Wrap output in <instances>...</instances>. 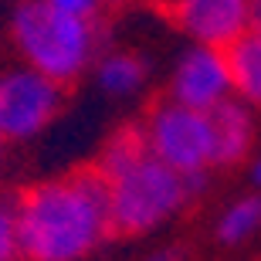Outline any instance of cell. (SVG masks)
<instances>
[{"mask_svg":"<svg viewBox=\"0 0 261 261\" xmlns=\"http://www.w3.org/2000/svg\"><path fill=\"white\" fill-rule=\"evenodd\" d=\"M112 180L95 163L17 194V258L75 261L109 238Z\"/></svg>","mask_w":261,"mask_h":261,"instance_id":"obj_1","label":"cell"},{"mask_svg":"<svg viewBox=\"0 0 261 261\" xmlns=\"http://www.w3.org/2000/svg\"><path fill=\"white\" fill-rule=\"evenodd\" d=\"M14 41L34 71L58 85H68L88 61L92 24L85 17L51 7L48 0H28L14 17Z\"/></svg>","mask_w":261,"mask_h":261,"instance_id":"obj_2","label":"cell"},{"mask_svg":"<svg viewBox=\"0 0 261 261\" xmlns=\"http://www.w3.org/2000/svg\"><path fill=\"white\" fill-rule=\"evenodd\" d=\"M184 173L166 166L160 156L146 153L139 163L112 176V211H109V238H136L184 203Z\"/></svg>","mask_w":261,"mask_h":261,"instance_id":"obj_3","label":"cell"},{"mask_svg":"<svg viewBox=\"0 0 261 261\" xmlns=\"http://www.w3.org/2000/svg\"><path fill=\"white\" fill-rule=\"evenodd\" d=\"M143 129L149 139V153L173 166L176 173L194 176L211 163V126L200 109L163 95L149 106Z\"/></svg>","mask_w":261,"mask_h":261,"instance_id":"obj_4","label":"cell"},{"mask_svg":"<svg viewBox=\"0 0 261 261\" xmlns=\"http://www.w3.org/2000/svg\"><path fill=\"white\" fill-rule=\"evenodd\" d=\"M61 106V85L41 71H14L0 78V139L34 136Z\"/></svg>","mask_w":261,"mask_h":261,"instance_id":"obj_5","label":"cell"},{"mask_svg":"<svg viewBox=\"0 0 261 261\" xmlns=\"http://www.w3.org/2000/svg\"><path fill=\"white\" fill-rule=\"evenodd\" d=\"M156 7L203 48H227L251 28L254 0H160Z\"/></svg>","mask_w":261,"mask_h":261,"instance_id":"obj_6","label":"cell"},{"mask_svg":"<svg viewBox=\"0 0 261 261\" xmlns=\"http://www.w3.org/2000/svg\"><path fill=\"white\" fill-rule=\"evenodd\" d=\"M227 85H231V78H227L224 55L217 48H200V51H190L184 58V65L176 68L170 95H173L176 102L190 106V109L207 112L214 102L224 98Z\"/></svg>","mask_w":261,"mask_h":261,"instance_id":"obj_7","label":"cell"},{"mask_svg":"<svg viewBox=\"0 0 261 261\" xmlns=\"http://www.w3.org/2000/svg\"><path fill=\"white\" fill-rule=\"evenodd\" d=\"M207 126H211V163L217 166H234L241 163L244 153L251 149V119L238 102H214L207 112Z\"/></svg>","mask_w":261,"mask_h":261,"instance_id":"obj_8","label":"cell"},{"mask_svg":"<svg viewBox=\"0 0 261 261\" xmlns=\"http://www.w3.org/2000/svg\"><path fill=\"white\" fill-rule=\"evenodd\" d=\"M227 78L244 98L261 102V24L248 28L241 38H234L227 48H221Z\"/></svg>","mask_w":261,"mask_h":261,"instance_id":"obj_9","label":"cell"},{"mask_svg":"<svg viewBox=\"0 0 261 261\" xmlns=\"http://www.w3.org/2000/svg\"><path fill=\"white\" fill-rule=\"evenodd\" d=\"M146 153H149V139H146L143 122H139V126H122L119 133L109 136V143L102 146L95 166L112 180V176H119L122 170H129L133 163H139Z\"/></svg>","mask_w":261,"mask_h":261,"instance_id":"obj_10","label":"cell"},{"mask_svg":"<svg viewBox=\"0 0 261 261\" xmlns=\"http://www.w3.org/2000/svg\"><path fill=\"white\" fill-rule=\"evenodd\" d=\"M98 82L109 92H129L143 82V61L133 55H109L98 68Z\"/></svg>","mask_w":261,"mask_h":261,"instance_id":"obj_11","label":"cell"},{"mask_svg":"<svg viewBox=\"0 0 261 261\" xmlns=\"http://www.w3.org/2000/svg\"><path fill=\"white\" fill-rule=\"evenodd\" d=\"M261 224V197H251V200L234 203L231 211L224 214L221 221V238L224 241H241Z\"/></svg>","mask_w":261,"mask_h":261,"instance_id":"obj_12","label":"cell"},{"mask_svg":"<svg viewBox=\"0 0 261 261\" xmlns=\"http://www.w3.org/2000/svg\"><path fill=\"white\" fill-rule=\"evenodd\" d=\"M17 258V197L0 194V261Z\"/></svg>","mask_w":261,"mask_h":261,"instance_id":"obj_13","label":"cell"},{"mask_svg":"<svg viewBox=\"0 0 261 261\" xmlns=\"http://www.w3.org/2000/svg\"><path fill=\"white\" fill-rule=\"evenodd\" d=\"M51 7H58V10H65V14H75V17H92L95 14V4L98 0H48Z\"/></svg>","mask_w":261,"mask_h":261,"instance_id":"obj_14","label":"cell"},{"mask_svg":"<svg viewBox=\"0 0 261 261\" xmlns=\"http://www.w3.org/2000/svg\"><path fill=\"white\" fill-rule=\"evenodd\" d=\"M153 261H173V254H163V258H153Z\"/></svg>","mask_w":261,"mask_h":261,"instance_id":"obj_15","label":"cell"},{"mask_svg":"<svg viewBox=\"0 0 261 261\" xmlns=\"http://www.w3.org/2000/svg\"><path fill=\"white\" fill-rule=\"evenodd\" d=\"M254 176H258V184H261V163H258V173H254Z\"/></svg>","mask_w":261,"mask_h":261,"instance_id":"obj_16","label":"cell"}]
</instances>
